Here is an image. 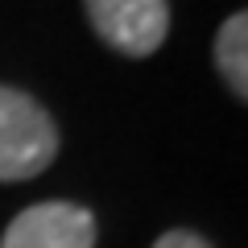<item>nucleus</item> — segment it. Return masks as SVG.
Here are the masks:
<instances>
[{
  "label": "nucleus",
  "mask_w": 248,
  "mask_h": 248,
  "mask_svg": "<svg viewBox=\"0 0 248 248\" xmlns=\"http://www.w3.org/2000/svg\"><path fill=\"white\" fill-rule=\"evenodd\" d=\"M153 248H211L199 232H186V228H174V232H166V236H157V244Z\"/></svg>",
  "instance_id": "obj_5"
},
{
  "label": "nucleus",
  "mask_w": 248,
  "mask_h": 248,
  "mask_svg": "<svg viewBox=\"0 0 248 248\" xmlns=\"http://www.w3.org/2000/svg\"><path fill=\"white\" fill-rule=\"evenodd\" d=\"M244 46H248V17L244 13H232L228 21L219 25V37H215V62H219V75L240 99L248 95V58H244Z\"/></svg>",
  "instance_id": "obj_4"
},
{
  "label": "nucleus",
  "mask_w": 248,
  "mask_h": 248,
  "mask_svg": "<svg viewBox=\"0 0 248 248\" xmlns=\"http://www.w3.org/2000/svg\"><path fill=\"white\" fill-rule=\"evenodd\" d=\"M83 4H87L91 29L128 58L153 54L170 33L166 0H83Z\"/></svg>",
  "instance_id": "obj_2"
},
{
  "label": "nucleus",
  "mask_w": 248,
  "mask_h": 248,
  "mask_svg": "<svg viewBox=\"0 0 248 248\" xmlns=\"http://www.w3.org/2000/svg\"><path fill=\"white\" fill-rule=\"evenodd\" d=\"M58 153V128L33 95L0 87V182L42 174Z\"/></svg>",
  "instance_id": "obj_1"
},
{
  "label": "nucleus",
  "mask_w": 248,
  "mask_h": 248,
  "mask_svg": "<svg viewBox=\"0 0 248 248\" xmlns=\"http://www.w3.org/2000/svg\"><path fill=\"white\" fill-rule=\"evenodd\" d=\"M0 248H95V215L79 203H33L9 223Z\"/></svg>",
  "instance_id": "obj_3"
}]
</instances>
